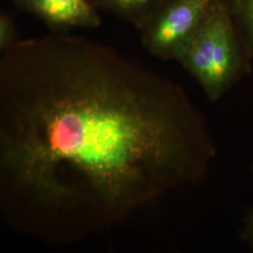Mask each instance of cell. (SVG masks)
<instances>
[{
  "mask_svg": "<svg viewBox=\"0 0 253 253\" xmlns=\"http://www.w3.org/2000/svg\"><path fill=\"white\" fill-rule=\"evenodd\" d=\"M217 152L177 84L69 33L0 56V217L51 243L112 226L204 178Z\"/></svg>",
  "mask_w": 253,
  "mask_h": 253,
  "instance_id": "1",
  "label": "cell"
},
{
  "mask_svg": "<svg viewBox=\"0 0 253 253\" xmlns=\"http://www.w3.org/2000/svg\"><path fill=\"white\" fill-rule=\"evenodd\" d=\"M198 82L208 99L219 100L253 64L225 0H215L176 60Z\"/></svg>",
  "mask_w": 253,
  "mask_h": 253,
  "instance_id": "2",
  "label": "cell"
},
{
  "mask_svg": "<svg viewBox=\"0 0 253 253\" xmlns=\"http://www.w3.org/2000/svg\"><path fill=\"white\" fill-rule=\"evenodd\" d=\"M214 1L165 0L139 30L143 46L158 58L176 60Z\"/></svg>",
  "mask_w": 253,
  "mask_h": 253,
  "instance_id": "3",
  "label": "cell"
},
{
  "mask_svg": "<svg viewBox=\"0 0 253 253\" xmlns=\"http://www.w3.org/2000/svg\"><path fill=\"white\" fill-rule=\"evenodd\" d=\"M14 5L42 20L53 33L95 28L101 24L99 9L91 0H14Z\"/></svg>",
  "mask_w": 253,
  "mask_h": 253,
  "instance_id": "4",
  "label": "cell"
},
{
  "mask_svg": "<svg viewBox=\"0 0 253 253\" xmlns=\"http://www.w3.org/2000/svg\"><path fill=\"white\" fill-rule=\"evenodd\" d=\"M165 0H91L99 10H104L140 30L161 8Z\"/></svg>",
  "mask_w": 253,
  "mask_h": 253,
  "instance_id": "5",
  "label": "cell"
},
{
  "mask_svg": "<svg viewBox=\"0 0 253 253\" xmlns=\"http://www.w3.org/2000/svg\"><path fill=\"white\" fill-rule=\"evenodd\" d=\"M253 66V0H225Z\"/></svg>",
  "mask_w": 253,
  "mask_h": 253,
  "instance_id": "6",
  "label": "cell"
},
{
  "mask_svg": "<svg viewBox=\"0 0 253 253\" xmlns=\"http://www.w3.org/2000/svg\"><path fill=\"white\" fill-rule=\"evenodd\" d=\"M16 41L17 31L14 22L0 9V53H3Z\"/></svg>",
  "mask_w": 253,
  "mask_h": 253,
  "instance_id": "7",
  "label": "cell"
},
{
  "mask_svg": "<svg viewBox=\"0 0 253 253\" xmlns=\"http://www.w3.org/2000/svg\"><path fill=\"white\" fill-rule=\"evenodd\" d=\"M243 238L253 246V209L251 210L245 219L244 230L242 232Z\"/></svg>",
  "mask_w": 253,
  "mask_h": 253,
  "instance_id": "8",
  "label": "cell"
},
{
  "mask_svg": "<svg viewBox=\"0 0 253 253\" xmlns=\"http://www.w3.org/2000/svg\"></svg>",
  "mask_w": 253,
  "mask_h": 253,
  "instance_id": "9",
  "label": "cell"
}]
</instances>
